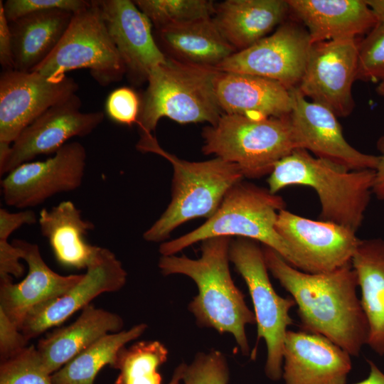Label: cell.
I'll use <instances>...</instances> for the list:
<instances>
[{
  "label": "cell",
  "mask_w": 384,
  "mask_h": 384,
  "mask_svg": "<svg viewBox=\"0 0 384 384\" xmlns=\"http://www.w3.org/2000/svg\"><path fill=\"white\" fill-rule=\"evenodd\" d=\"M262 250L268 270L297 306L302 330L323 335L351 356H358L367 344L368 325L351 263L331 272L309 273L274 250Z\"/></svg>",
  "instance_id": "obj_1"
},
{
  "label": "cell",
  "mask_w": 384,
  "mask_h": 384,
  "mask_svg": "<svg viewBox=\"0 0 384 384\" xmlns=\"http://www.w3.org/2000/svg\"><path fill=\"white\" fill-rule=\"evenodd\" d=\"M231 238L219 236L202 241L198 259L185 255L161 256L158 266L162 274H183L192 279L198 294L188 304L198 324L233 336L245 356L250 353L245 328L256 324L254 311L235 284L229 270Z\"/></svg>",
  "instance_id": "obj_2"
},
{
  "label": "cell",
  "mask_w": 384,
  "mask_h": 384,
  "mask_svg": "<svg viewBox=\"0 0 384 384\" xmlns=\"http://www.w3.org/2000/svg\"><path fill=\"white\" fill-rule=\"evenodd\" d=\"M375 170H348L296 149L278 161L269 178V191L276 194L290 186L314 189L321 204L320 220L357 233L373 194Z\"/></svg>",
  "instance_id": "obj_3"
},
{
  "label": "cell",
  "mask_w": 384,
  "mask_h": 384,
  "mask_svg": "<svg viewBox=\"0 0 384 384\" xmlns=\"http://www.w3.org/2000/svg\"><path fill=\"white\" fill-rule=\"evenodd\" d=\"M284 208L281 196L241 181L229 190L207 221L184 235L162 242L159 252L161 256L174 255L210 238L237 236L262 243L292 266L307 272L304 262L276 230L278 213Z\"/></svg>",
  "instance_id": "obj_4"
},
{
  "label": "cell",
  "mask_w": 384,
  "mask_h": 384,
  "mask_svg": "<svg viewBox=\"0 0 384 384\" xmlns=\"http://www.w3.org/2000/svg\"><path fill=\"white\" fill-rule=\"evenodd\" d=\"M137 148L157 154L171 162L173 170L172 198L160 218L146 230L145 240L159 242L185 222L196 218H210L229 190L244 175L238 165L220 158L188 161L166 152L153 136L140 138Z\"/></svg>",
  "instance_id": "obj_5"
},
{
  "label": "cell",
  "mask_w": 384,
  "mask_h": 384,
  "mask_svg": "<svg viewBox=\"0 0 384 384\" xmlns=\"http://www.w3.org/2000/svg\"><path fill=\"white\" fill-rule=\"evenodd\" d=\"M218 71L168 57L154 68L137 122L141 138L152 136L162 117L180 124L206 122L215 125L223 114L214 89Z\"/></svg>",
  "instance_id": "obj_6"
},
{
  "label": "cell",
  "mask_w": 384,
  "mask_h": 384,
  "mask_svg": "<svg viewBox=\"0 0 384 384\" xmlns=\"http://www.w3.org/2000/svg\"><path fill=\"white\" fill-rule=\"evenodd\" d=\"M202 151L238 165L244 177L270 174L275 164L297 149L289 117L254 118L223 114L206 127Z\"/></svg>",
  "instance_id": "obj_7"
},
{
  "label": "cell",
  "mask_w": 384,
  "mask_h": 384,
  "mask_svg": "<svg viewBox=\"0 0 384 384\" xmlns=\"http://www.w3.org/2000/svg\"><path fill=\"white\" fill-rule=\"evenodd\" d=\"M229 259L247 287L254 307L257 341L267 347L266 376L273 381L282 378L283 349L288 327L293 324L290 309L296 305L292 297L284 298L274 290L268 274L262 248L257 242L238 238L230 242Z\"/></svg>",
  "instance_id": "obj_8"
},
{
  "label": "cell",
  "mask_w": 384,
  "mask_h": 384,
  "mask_svg": "<svg viewBox=\"0 0 384 384\" xmlns=\"http://www.w3.org/2000/svg\"><path fill=\"white\" fill-rule=\"evenodd\" d=\"M80 68L102 86L120 81L125 68L102 18L96 0L73 15L52 53L33 71L55 79Z\"/></svg>",
  "instance_id": "obj_9"
},
{
  "label": "cell",
  "mask_w": 384,
  "mask_h": 384,
  "mask_svg": "<svg viewBox=\"0 0 384 384\" xmlns=\"http://www.w3.org/2000/svg\"><path fill=\"white\" fill-rule=\"evenodd\" d=\"M78 85L67 75L50 78L37 72L3 70L0 75V163L11 144L50 107L76 94Z\"/></svg>",
  "instance_id": "obj_10"
},
{
  "label": "cell",
  "mask_w": 384,
  "mask_h": 384,
  "mask_svg": "<svg viewBox=\"0 0 384 384\" xmlns=\"http://www.w3.org/2000/svg\"><path fill=\"white\" fill-rule=\"evenodd\" d=\"M86 157L84 146L73 142L44 161L19 165L1 181L4 201L27 210L56 194L78 189L83 181Z\"/></svg>",
  "instance_id": "obj_11"
},
{
  "label": "cell",
  "mask_w": 384,
  "mask_h": 384,
  "mask_svg": "<svg viewBox=\"0 0 384 384\" xmlns=\"http://www.w3.org/2000/svg\"><path fill=\"white\" fill-rule=\"evenodd\" d=\"M358 46L354 38L311 43L299 91L337 117L348 116L355 106L352 87L357 80Z\"/></svg>",
  "instance_id": "obj_12"
},
{
  "label": "cell",
  "mask_w": 384,
  "mask_h": 384,
  "mask_svg": "<svg viewBox=\"0 0 384 384\" xmlns=\"http://www.w3.org/2000/svg\"><path fill=\"white\" fill-rule=\"evenodd\" d=\"M311 46L304 26L284 21L273 33L233 53L217 70L270 79L290 90L302 80Z\"/></svg>",
  "instance_id": "obj_13"
},
{
  "label": "cell",
  "mask_w": 384,
  "mask_h": 384,
  "mask_svg": "<svg viewBox=\"0 0 384 384\" xmlns=\"http://www.w3.org/2000/svg\"><path fill=\"white\" fill-rule=\"evenodd\" d=\"M81 105L75 94L48 109L26 127L0 163L1 176L38 155L55 154L73 137L91 134L104 120L105 113L81 112Z\"/></svg>",
  "instance_id": "obj_14"
},
{
  "label": "cell",
  "mask_w": 384,
  "mask_h": 384,
  "mask_svg": "<svg viewBox=\"0 0 384 384\" xmlns=\"http://www.w3.org/2000/svg\"><path fill=\"white\" fill-rule=\"evenodd\" d=\"M289 114L297 149L348 170H375L378 156L364 154L344 138L337 117L328 108L308 100L297 89L289 90Z\"/></svg>",
  "instance_id": "obj_15"
},
{
  "label": "cell",
  "mask_w": 384,
  "mask_h": 384,
  "mask_svg": "<svg viewBox=\"0 0 384 384\" xmlns=\"http://www.w3.org/2000/svg\"><path fill=\"white\" fill-rule=\"evenodd\" d=\"M82 279L63 295L33 307L25 316L20 331L29 341L58 326L82 310L101 294L121 289L127 273L114 252L100 247Z\"/></svg>",
  "instance_id": "obj_16"
},
{
  "label": "cell",
  "mask_w": 384,
  "mask_h": 384,
  "mask_svg": "<svg viewBox=\"0 0 384 384\" xmlns=\"http://www.w3.org/2000/svg\"><path fill=\"white\" fill-rule=\"evenodd\" d=\"M275 226L309 273L331 272L350 264L361 240L346 227L304 218L285 208L279 210Z\"/></svg>",
  "instance_id": "obj_17"
},
{
  "label": "cell",
  "mask_w": 384,
  "mask_h": 384,
  "mask_svg": "<svg viewBox=\"0 0 384 384\" xmlns=\"http://www.w3.org/2000/svg\"><path fill=\"white\" fill-rule=\"evenodd\" d=\"M131 83L147 82L151 70L167 57L158 46L149 18L129 0H96Z\"/></svg>",
  "instance_id": "obj_18"
},
{
  "label": "cell",
  "mask_w": 384,
  "mask_h": 384,
  "mask_svg": "<svg viewBox=\"0 0 384 384\" xmlns=\"http://www.w3.org/2000/svg\"><path fill=\"white\" fill-rule=\"evenodd\" d=\"M351 356L323 335L288 330L284 343V384H346Z\"/></svg>",
  "instance_id": "obj_19"
},
{
  "label": "cell",
  "mask_w": 384,
  "mask_h": 384,
  "mask_svg": "<svg viewBox=\"0 0 384 384\" xmlns=\"http://www.w3.org/2000/svg\"><path fill=\"white\" fill-rule=\"evenodd\" d=\"M12 243L27 263L28 271L18 283H14L10 276L0 277V309L20 329L30 310L65 294L82 279L83 274H59L46 265L38 245L19 239Z\"/></svg>",
  "instance_id": "obj_20"
},
{
  "label": "cell",
  "mask_w": 384,
  "mask_h": 384,
  "mask_svg": "<svg viewBox=\"0 0 384 384\" xmlns=\"http://www.w3.org/2000/svg\"><path fill=\"white\" fill-rule=\"evenodd\" d=\"M214 89L223 114L262 118L282 117L291 112L289 90L270 79L218 71Z\"/></svg>",
  "instance_id": "obj_21"
},
{
  "label": "cell",
  "mask_w": 384,
  "mask_h": 384,
  "mask_svg": "<svg viewBox=\"0 0 384 384\" xmlns=\"http://www.w3.org/2000/svg\"><path fill=\"white\" fill-rule=\"evenodd\" d=\"M311 43L368 33L378 21L366 0H287Z\"/></svg>",
  "instance_id": "obj_22"
},
{
  "label": "cell",
  "mask_w": 384,
  "mask_h": 384,
  "mask_svg": "<svg viewBox=\"0 0 384 384\" xmlns=\"http://www.w3.org/2000/svg\"><path fill=\"white\" fill-rule=\"evenodd\" d=\"M117 314L89 304L71 324L56 329L42 338L36 348L50 374L105 336L123 330Z\"/></svg>",
  "instance_id": "obj_23"
},
{
  "label": "cell",
  "mask_w": 384,
  "mask_h": 384,
  "mask_svg": "<svg viewBox=\"0 0 384 384\" xmlns=\"http://www.w3.org/2000/svg\"><path fill=\"white\" fill-rule=\"evenodd\" d=\"M289 13L287 0H226L215 6L213 21L237 50L254 45Z\"/></svg>",
  "instance_id": "obj_24"
},
{
  "label": "cell",
  "mask_w": 384,
  "mask_h": 384,
  "mask_svg": "<svg viewBox=\"0 0 384 384\" xmlns=\"http://www.w3.org/2000/svg\"><path fill=\"white\" fill-rule=\"evenodd\" d=\"M41 233L61 265L78 270L87 269L100 247L86 240L89 231L95 228L81 215V210L71 201H63L48 210L43 208L38 219Z\"/></svg>",
  "instance_id": "obj_25"
},
{
  "label": "cell",
  "mask_w": 384,
  "mask_h": 384,
  "mask_svg": "<svg viewBox=\"0 0 384 384\" xmlns=\"http://www.w3.org/2000/svg\"><path fill=\"white\" fill-rule=\"evenodd\" d=\"M74 14L52 9L28 14L10 22L14 69L31 72L56 48Z\"/></svg>",
  "instance_id": "obj_26"
},
{
  "label": "cell",
  "mask_w": 384,
  "mask_h": 384,
  "mask_svg": "<svg viewBox=\"0 0 384 384\" xmlns=\"http://www.w3.org/2000/svg\"><path fill=\"white\" fill-rule=\"evenodd\" d=\"M168 58L195 65L216 68L237 50L218 30L213 17L156 30ZM163 52V51H162Z\"/></svg>",
  "instance_id": "obj_27"
},
{
  "label": "cell",
  "mask_w": 384,
  "mask_h": 384,
  "mask_svg": "<svg viewBox=\"0 0 384 384\" xmlns=\"http://www.w3.org/2000/svg\"><path fill=\"white\" fill-rule=\"evenodd\" d=\"M368 325L367 344L384 356V240H361L351 260Z\"/></svg>",
  "instance_id": "obj_28"
},
{
  "label": "cell",
  "mask_w": 384,
  "mask_h": 384,
  "mask_svg": "<svg viewBox=\"0 0 384 384\" xmlns=\"http://www.w3.org/2000/svg\"><path fill=\"white\" fill-rule=\"evenodd\" d=\"M146 329V324L141 323L105 336L53 373V384H94L100 370L107 365L114 368L120 349Z\"/></svg>",
  "instance_id": "obj_29"
},
{
  "label": "cell",
  "mask_w": 384,
  "mask_h": 384,
  "mask_svg": "<svg viewBox=\"0 0 384 384\" xmlns=\"http://www.w3.org/2000/svg\"><path fill=\"white\" fill-rule=\"evenodd\" d=\"M167 356L166 348L158 341H142L123 347L113 368L119 370L114 384H161L158 369Z\"/></svg>",
  "instance_id": "obj_30"
},
{
  "label": "cell",
  "mask_w": 384,
  "mask_h": 384,
  "mask_svg": "<svg viewBox=\"0 0 384 384\" xmlns=\"http://www.w3.org/2000/svg\"><path fill=\"white\" fill-rule=\"evenodd\" d=\"M134 3L156 30L213 17L215 6L208 0H136Z\"/></svg>",
  "instance_id": "obj_31"
},
{
  "label": "cell",
  "mask_w": 384,
  "mask_h": 384,
  "mask_svg": "<svg viewBox=\"0 0 384 384\" xmlns=\"http://www.w3.org/2000/svg\"><path fill=\"white\" fill-rule=\"evenodd\" d=\"M51 375L34 346L0 363V384H53Z\"/></svg>",
  "instance_id": "obj_32"
},
{
  "label": "cell",
  "mask_w": 384,
  "mask_h": 384,
  "mask_svg": "<svg viewBox=\"0 0 384 384\" xmlns=\"http://www.w3.org/2000/svg\"><path fill=\"white\" fill-rule=\"evenodd\" d=\"M33 216L28 210L11 213L0 208V277H20L23 274L24 267L21 263V253L12 242L10 235L23 225H31Z\"/></svg>",
  "instance_id": "obj_33"
},
{
  "label": "cell",
  "mask_w": 384,
  "mask_h": 384,
  "mask_svg": "<svg viewBox=\"0 0 384 384\" xmlns=\"http://www.w3.org/2000/svg\"><path fill=\"white\" fill-rule=\"evenodd\" d=\"M384 81V23L378 22L358 43L357 80Z\"/></svg>",
  "instance_id": "obj_34"
},
{
  "label": "cell",
  "mask_w": 384,
  "mask_h": 384,
  "mask_svg": "<svg viewBox=\"0 0 384 384\" xmlns=\"http://www.w3.org/2000/svg\"><path fill=\"white\" fill-rule=\"evenodd\" d=\"M229 368L224 355L216 350L198 353L185 364L183 384H228Z\"/></svg>",
  "instance_id": "obj_35"
},
{
  "label": "cell",
  "mask_w": 384,
  "mask_h": 384,
  "mask_svg": "<svg viewBox=\"0 0 384 384\" xmlns=\"http://www.w3.org/2000/svg\"><path fill=\"white\" fill-rule=\"evenodd\" d=\"M85 0H7L3 3L9 23L28 14L52 9H61L75 14L90 5Z\"/></svg>",
  "instance_id": "obj_36"
},
{
  "label": "cell",
  "mask_w": 384,
  "mask_h": 384,
  "mask_svg": "<svg viewBox=\"0 0 384 384\" xmlns=\"http://www.w3.org/2000/svg\"><path fill=\"white\" fill-rule=\"evenodd\" d=\"M142 101L137 92L128 87L114 90L105 102V113L113 122L125 125L137 123Z\"/></svg>",
  "instance_id": "obj_37"
},
{
  "label": "cell",
  "mask_w": 384,
  "mask_h": 384,
  "mask_svg": "<svg viewBox=\"0 0 384 384\" xmlns=\"http://www.w3.org/2000/svg\"><path fill=\"white\" fill-rule=\"evenodd\" d=\"M28 340L0 309V359L7 360L21 352L27 347Z\"/></svg>",
  "instance_id": "obj_38"
},
{
  "label": "cell",
  "mask_w": 384,
  "mask_h": 384,
  "mask_svg": "<svg viewBox=\"0 0 384 384\" xmlns=\"http://www.w3.org/2000/svg\"><path fill=\"white\" fill-rule=\"evenodd\" d=\"M0 63L4 70H14L11 36L9 23L0 1Z\"/></svg>",
  "instance_id": "obj_39"
},
{
  "label": "cell",
  "mask_w": 384,
  "mask_h": 384,
  "mask_svg": "<svg viewBox=\"0 0 384 384\" xmlns=\"http://www.w3.org/2000/svg\"><path fill=\"white\" fill-rule=\"evenodd\" d=\"M377 148L380 155L378 156V162L375 169L373 194L378 200L384 201V136L378 140Z\"/></svg>",
  "instance_id": "obj_40"
},
{
  "label": "cell",
  "mask_w": 384,
  "mask_h": 384,
  "mask_svg": "<svg viewBox=\"0 0 384 384\" xmlns=\"http://www.w3.org/2000/svg\"><path fill=\"white\" fill-rule=\"evenodd\" d=\"M369 373L366 378L354 384H384V373L372 361L368 360Z\"/></svg>",
  "instance_id": "obj_41"
},
{
  "label": "cell",
  "mask_w": 384,
  "mask_h": 384,
  "mask_svg": "<svg viewBox=\"0 0 384 384\" xmlns=\"http://www.w3.org/2000/svg\"><path fill=\"white\" fill-rule=\"evenodd\" d=\"M373 11L377 20L384 23V0H366Z\"/></svg>",
  "instance_id": "obj_42"
},
{
  "label": "cell",
  "mask_w": 384,
  "mask_h": 384,
  "mask_svg": "<svg viewBox=\"0 0 384 384\" xmlns=\"http://www.w3.org/2000/svg\"><path fill=\"white\" fill-rule=\"evenodd\" d=\"M185 364L186 363H182L176 368L173 375L168 384H181L182 383V378Z\"/></svg>",
  "instance_id": "obj_43"
},
{
  "label": "cell",
  "mask_w": 384,
  "mask_h": 384,
  "mask_svg": "<svg viewBox=\"0 0 384 384\" xmlns=\"http://www.w3.org/2000/svg\"><path fill=\"white\" fill-rule=\"evenodd\" d=\"M376 92L379 95L384 97V81H382L378 84L376 87Z\"/></svg>",
  "instance_id": "obj_44"
}]
</instances>
